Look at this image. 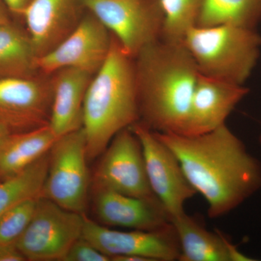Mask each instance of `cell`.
I'll use <instances>...</instances> for the list:
<instances>
[{"label":"cell","instance_id":"cell-29","mask_svg":"<svg viewBox=\"0 0 261 261\" xmlns=\"http://www.w3.org/2000/svg\"><path fill=\"white\" fill-rule=\"evenodd\" d=\"M259 143H260V145L261 146V134L260 135V137H259Z\"/></svg>","mask_w":261,"mask_h":261},{"label":"cell","instance_id":"cell-17","mask_svg":"<svg viewBox=\"0 0 261 261\" xmlns=\"http://www.w3.org/2000/svg\"><path fill=\"white\" fill-rule=\"evenodd\" d=\"M181 247L180 261L249 260L221 232L207 230L197 218L184 213L171 219Z\"/></svg>","mask_w":261,"mask_h":261},{"label":"cell","instance_id":"cell-21","mask_svg":"<svg viewBox=\"0 0 261 261\" xmlns=\"http://www.w3.org/2000/svg\"><path fill=\"white\" fill-rule=\"evenodd\" d=\"M49 161V151L21 173L0 181V216L20 202L41 197Z\"/></svg>","mask_w":261,"mask_h":261},{"label":"cell","instance_id":"cell-11","mask_svg":"<svg viewBox=\"0 0 261 261\" xmlns=\"http://www.w3.org/2000/svg\"><path fill=\"white\" fill-rule=\"evenodd\" d=\"M111 42V33L90 13L56 47L37 58V71L51 75L64 68H75L94 75L106 61Z\"/></svg>","mask_w":261,"mask_h":261},{"label":"cell","instance_id":"cell-3","mask_svg":"<svg viewBox=\"0 0 261 261\" xmlns=\"http://www.w3.org/2000/svg\"><path fill=\"white\" fill-rule=\"evenodd\" d=\"M138 121L135 60L112 36L109 54L92 77L84 99L82 128L89 161L100 157L118 132Z\"/></svg>","mask_w":261,"mask_h":261},{"label":"cell","instance_id":"cell-13","mask_svg":"<svg viewBox=\"0 0 261 261\" xmlns=\"http://www.w3.org/2000/svg\"><path fill=\"white\" fill-rule=\"evenodd\" d=\"M249 92L245 85L200 73L183 135H204L226 124L228 116Z\"/></svg>","mask_w":261,"mask_h":261},{"label":"cell","instance_id":"cell-14","mask_svg":"<svg viewBox=\"0 0 261 261\" xmlns=\"http://www.w3.org/2000/svg\"><path fill=\"white\" fill-rule=\"evenodd\" d=\"M93 210L99 224L108 227L152 231L171 224L158 199H145L107 190H93Z\"/></svg>","mask_w":261,"mask_h":261},{"label":"cell","instance_id":"cell-5","mask_svg":"<svg viewBox=\"0 0 261 261\" xmlns=\"http://www.w3.org/2000/svg\"><path fill=\"white\" fill-rule=\"evenodd\" d=\"M88 161L83 128L58 137L49 149L41 197L67 210L85 214L91 182Z\"/></svg>","mask_w":261,"mask_h":261},{"label":"cell","instance_id":"cell-23","mask_svg":"<svg viewBox=\"0 0 261 261\" xmlns=\"http://www.w3.org/2000/svg\"><path fill=\"white\" fill-rule=\"evenodd\" d=\"M38 199L20 202L0 216V245H15L32 219Z\"/></svg>","mask_w":261,"mask_h":261},{"label":"cell","instance_id":"cell-19","mask_svg":"<svg viewBox=\"0 0 261 261\" xmlns=\"http://www.w3.org/2000/svg\"><path fill=\"white\" fill-rule=\"evenodd\" d=\"M37 59L28 33L12 22L0 27V78L36 76Z\"/></svg>","mask_w":261,"mask_h":261},{"label":"cell","instance_id":"cell-10","mask_svg":"<svg viewBox=\"0 0 261 261\" xmlns=\"http://www.w3.org/2000/svg\"><path fill=\"white\" fill-rule=\"evenodd\" d=\"M130 128L142 145L149 186L171 221L185 213V203L197 192L187 179L176 156L153 130L140 121Z\"/></svg>","mask_w":261,"mask_h":261},{"label":"cell","instance_id":"cell-25","mask_svg":"<svg viewBox=\"0 0 261 261\" xmlns=\"http://www.w3.org/2000/svg\"><path fill=\"white\" fill-rule=\"evenodd\" d=\"M25 260V259L15 245H0V261Z\"/></svg>","mask_w":261,"mask_h":261},{"label":"cell","instance_id":"cell-7","mask_svg":"<svg viewBox=\"0 0 261 261\" xmlns=\"http://www.w3.org/2000/svg\"><path fill=\"white\" fill-rule=\"evenodd\" d=\"M85 214L39 197L32 219L15 246L25 260L62 261L82 238Z\"/></svg>","mask_w":261,"mask_h":261},{"label":"cell","instance_id":"cell-15","mask_svg":"<svg viewBox=\"0 0 261 261\" xmlns=\"http://www.w3.org/2000/svg\"><path fill=\"white\" fill-rule=\"evenodd\" d=\"M82 0H32L22 16L37 58L69 35L80 23ZM83 5V4H82Z\"/></svg>","mask_w":261,"mask_h":261},{"label":"cell","instance_id":"cell-4","mask_svg":"<svg viewBox=\"0 0 261 261\" xmlns=\"http://www.w3.org/2000/svg\"><path fill=\"white\" fill-rule=\"evenodd\" d=\"M199 73L245 85L260 55L257 29L231 24L195 27L184 39Z\"/></svg>","mask_w":261,"mask_h":261},{"label":"cell","instance_id":"cell-18","mask_svg":"<svg viewBox=\"0 0 261 261\" xmlns=\"http://www.w3.org/2000/svg\"><path fill=\"white\" fill-rule=\"evenodd\" d=\"M57 139L49 124L7 135L0 142V181L32 166L49 152Z\"/></svg>","mask_w":261,"mask_h":261},{"label":"cell","instance_id":"cell-24","mask_svg":"<svg viewBox=\"0 0 261 261\" xmlns=\"http://www.w3.org/2000/svg\"><path fill=\"white\" fill-rule=\"evenodd\" d=\"M111 258L84 238L70 247L62 261H109Z\"/></svg>","mask_w":261,"mask_h":261},{"label":"cell","instance_id":"cell-2","mask_svg":"<svg viewBox=\"0 0 261 261\" xmlns=\"http://www.w3.org/2000/svg\"><path fill=\"white\" fill-rule=\"evenodd\" d=\"M134 60L140 121L153 132L183 135L200 74L190 51L160 39Z\"/></svg>","mask_w":261,"mask_h":261},{"label":"cell","instance_id":"cell-22","mask_svg":"<svg viewBox=\"0 0 261 261\" xmlns=\"http://www.w3.org/2000/svg\"><path fill=\"white\" fill-rule=\"evenodd\" d=\"M205 0H159L164 21L161 39L183 43L194 27H197Z\"/></svg>","mask_w":261,"mask_h":261},{"label":"cell","instance_id":"cell-28","mask_svg":"<svg viewBox=\"0 0 261 261\" xmlns=\"http://www.w3.org/2000/svg\"><path fill=\"white\" fill-rule=\"evenodd\" d=\"M10 133V132L8 130V128H7L4 125L0 123V142L3 141V139H4L7 135H9Z\"/></svg>","mask_w":261,"mask_h":261},{"label":"cell","instance_id":"cell-6","mask_svg":"<svg viewBox=\"0 0 261 261\" xmlns=\"http://www.w3.org/2000/svg\"><path fill=\"white\" fill-rule=\"evenodd\" d=\"M82 4L133 58L161 39L164 15L159 0H82Z\"/></svg>","mask_w":261,"mask_h":261},{"label":"cell","instance_id":"cell-1","mask_svg":"<svg viewBox=\"0 0 261 261\" xmlns=\"http://www.w3.org/2000/svg\"><path fill=\"white\" fill-rule=\"evenodd\" d=\"M154 132L205 199L211 219L226 216L261 190L260 161L226 124L197 136Z\"/></svg>","mask_w":261,"mask_h":261},{"label":"cell","instance_id":"cell-8","mask_svg":"<svg viewBox=\"0 0 261 261\" xmlns=\"http://www.w3.org/2000/svg\"><path fill=\"white\" fill-rule=\"evenodd\" d=\"M82 238L88 240L111 260L138 256L147 261L179 260L181 247L172 223L152 231H121L104 226L84 216Z\"/></svg>","mask_w":261,"mask_h":261},{"label":"cell","instance_id":"cell-12","mask_svg":"<svg viewBox=\"0 0 261 261\" xmlns=\"http://www.w3.org/2000/svg\"><path fill=\"white\" fill-rule=\"evenodd\" d=\"M51 101L50 80L37 76L0 78V123L10 133L49 124Z\"/></svg>","mask_w":261,"mask_h":261},{"label":"cell","instance_id":"cell-27","mask_svg":"<svg viewBox=\"0 0 261 261\" xmlns=\"http://www.w3.org/2000/svg\"><path fill=\"white\" fill-rule=\"evenodd\" d=\"M10 13L9 10L7 8L3 0H0V27L11 22Z\"/></svg>","mask_w":261,"mask_h":261},{"label":"cell","instance_id":"cell-26","mask_svg":"<svg viewBox=\"0 0 261 261\" xmlns=\"http://www.w3.org/2000/svg\"><path fill=\"white\" fill-rule=\"evenodd\" d=\"M32 0H3L10 13L22 16Z\"/></svg>","mask_w":261,"mask_h":261},{"label":"cell","instance_id":"cell-9","mask_svg":"<svg viewBox=\"0 0 261 261\" xmlns=\"http://www.w3.org/2000/svg\"><path fill=\"white\" fill-rule=\"evenodd\" d=\"M100 157L92 180L93 190L158 199L149 186L142 145L130 127L113 137Z\"/></svg>","mask_w":261,"mask_h":261},{"label":"cell","instance_id":"cell-20","mask_svg":"<svg viewBox=\"0 0 261 261\" xmlns=\"http://www.w3.org/2000/svg\"><path fill=\"white\" fill-rule=\"evenodd\" d=\"M261 23V0H205L197 27L231 24L256 29Z\"/></svg>","mask_w":261,"mask_h":261},{"label":"cell","instance_id":"cell-16","mask_svg":"<svg viewBox=\"0 0 261 261\" xmlns=\"http://www.w3.org/2000/svg\"><path fill=\"white\" fill-rule=\"evenodd\" d=\"M51 75L49 126L58 138L82 128L84 99L93 75L75 68H64Z\"/></svg>","mask_w":261,"mask_h":261}]
</instances>
